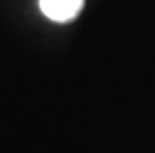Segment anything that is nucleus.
I'll return each mask as SVG.
<instances>
[{
    "label": "nucleus",
    "mask_w": 155,
    "mask_h": 153,
    "mask_svg": "<svg viewBox=\"0 0 155 153\" xmlns=\"http://www.w3.org/2000/svg\"><path fill=\"white\" fill-rule=\"evenodd\" d=\"M84 0H40V10L52 22H70L82 12Z\"/></svg>",
    "instance_id": "nucleus-1"
}]
</instances>
